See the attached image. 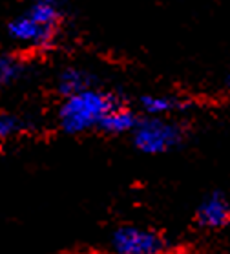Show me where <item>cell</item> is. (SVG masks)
Segmentation results:
<instances>
[{"instance_id":"9c48e42d","label":"cell","mask_w":230,"mask_h":254,"mask_svg":"<svg viewBox=\"0 0 230 254\" xmlns=\"http://www.w3.org/2000/svg\"><path fill=\"white\" fill-rule=\"evenodd\" d=\"M28 75V63L20 55L0 52V88L13 86Z\"/></svg>"},{"instance_id":"30bf717a","label":"cell","mask_w":230,"mask_h":254,"mask_svg":"<svg viewBox=\"0 0 230 254\" xmlns=\"http://www.w3.org/2000/svg\"><path fill=\"white\" fill-rule=\"evenodd\" d=\"M26 132V121L9 110H0V144Z\"/></svg>"},{"instance_id":"3957f363","label":"cell","mask_w":230,"mask_h":254,"mask_svg":"<svg viewBox=\"0 0 230 254\" xmlns=\"http://www.w3.org/2000/svg\"><path fill=\"white\" fill-rule=\"evenodd\" d=\"M135 148L143 154H167L175 150L183 143L184 130L181 125L159 117H144L139 119L137 127L132 132Z\"/></svg>"},{"instance_id":"7c38bea8","label":"cell","mask_w":230,"mask_h":254,"mask_svg":"<svg viewBox=\"0 0 230 254\" xmlns=\"http://www.w3.org/2000/svg\"><path fill=\"white\" fill-rule=\"evenodd\" d=\"M0 152H2V144H0Z\"/></svg>"},{"instance_id":"5b68a950","label":"cell","mask_w":230,"mask_h":254,"mask_svg":"<svg viewBox=\"0 0 230 254\" xmlns=\"http://www.w3.org/2000/svg\"><path fill=\"white\" fill-rule=\"evenodd\" d=\"M196 221L205 229H221L230 223V201L221 192H212L201 199L196 210Z\"/></svg>"},{"instance_id":"ba28073f","label":"cell","mask_w":230,"mask_h":254,"mask_svg":"<svg viewBox=\"0 0 230 254\" xmlns=\"http://www.w3.org/2000/svg\"><path fill=\"white\" fill-rule=\"evenodd\" d=\"M139 103H141V108L146 114V117H159V119H167V116H170V114H175V112L186 108V103L173 97V95L148 93V95H143Z\"/></svg>"},{"instance_id":"6da1fadb","label":"cell","mask_w":230,"mask_h":254,"mask_svg":"<svg viewBox=\"0 0 230 254\" xmlns=\"http://www.w3.org/2000/svg\"><path fill=\"white\" fill-rule=\"evenodd\" d=\"M64 17L58 2L37 0L7 22V37L24 50H44L57 41Z\"/></svg>"},{"instance_id":"52a82bcc","label":"cell","mask_w":230,"mask_h":254,"mask_svg":"<svg viewBox=\"0 0 230 254\" xmlns=\"http://www.w3.org/2000/svg\"><path fill=\"white\" fill-rule=\"evenodd\" d=\"M137 114L132 108H126L119 103L104 116V119L99 125V130H103L104 133H110V135H124V133H132L137 127Z\"/></svg>"},{"instance_id":"7a4b0ae2","label":"cell","mask_w":230,"mask_h":254,"mask_svg":"<svg viewBox=\"0 0 230 254\" xmlns=\"http://www.w3.org/2000/svg\"><path fill=\"white\" fill-rule=\"evenodd\" d=\"M119 101L114 93L104 92L101 88H90L81 93H75L62 99L57 110V123L64 133H84L99 128L104 116Z\"/></svg>"},{"instance_id":"8fae6325","label":"cell","mask_w":230,"mask_h":254,"mask_svg":"<svg viewBox=\"0 0 230 254\" xmlns=\"http://www.w3.org/2000/svg\"><path fill=\"white\" fill-rule=\"evenodd\" d=\"M227 84L230 86V71H229V77H227Z\"/></svg>"},{"instance_id":"8992f818","label":"cell","mask_w":230,"mask_h":254,"mask_svg":"<svg viewBox=\"0 0 230 254\" xmlns=\"http://www.w3.org/2000/svg\"><path fill=\"white\" fill-rule=\"evenodd\" d=\"M55 86H57L58 95L66 99L69 95L95 88V77L88 69L81 68V66H66V68L58 71Z\"/></svg>"},{"instance_id":"277c9868","label":"cell","mask_w":230,"mask_h":254,"mask_svg":"<svg viewBox=\"0 0 230 254\" xmlns=\"http://www.w3.org/2000/svg\"><path fill=\"white\" fill-rule=\"evenodd\" d=\"M167 242L159 232L139 225H122L110 236L112 254H165Z\"/></svg>"}]
</instances>
